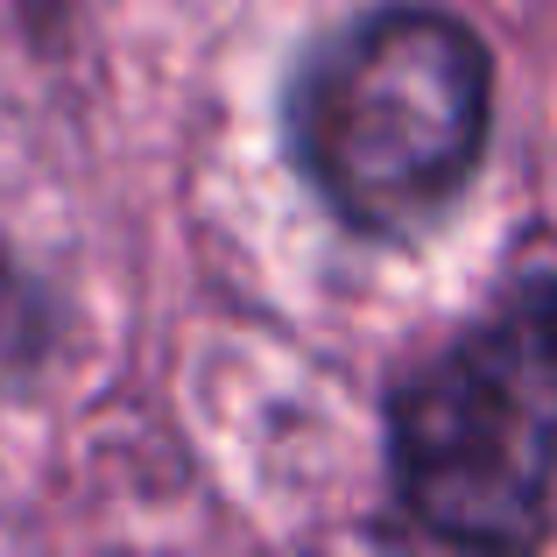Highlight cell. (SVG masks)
<instances>
[{
	"label": "cell",
	"instance_id": "1",
	"mask_svg": "<svg viewBox=\"0 0 557 557\" xmlns=\"http://www.w3.org/2000/svg\"><path fill=\"white\" fill-rule=\"evenodd\" d=\"M494 121V64L445 8H374L304 64L289 149L354 233L403 240L473 177Z\"/></svg>",
	"mask_w": 557,
	"mask_h": 557
},
{
	"label": "cell",
	"instance_id": "2",
	"mask_svg": "<svg viewBox=\"0 0 557 557\" xmlns=\"http://www.w3.org/2000/svg\"><path fill=\"white\" fill-rule=\"evenodd\" d=\"M388 466L445 544L557 536V275H536L395 388Z\"/></svg>",
	"mask_w": 557,
	"mask_h": 557
}]
</instances>
